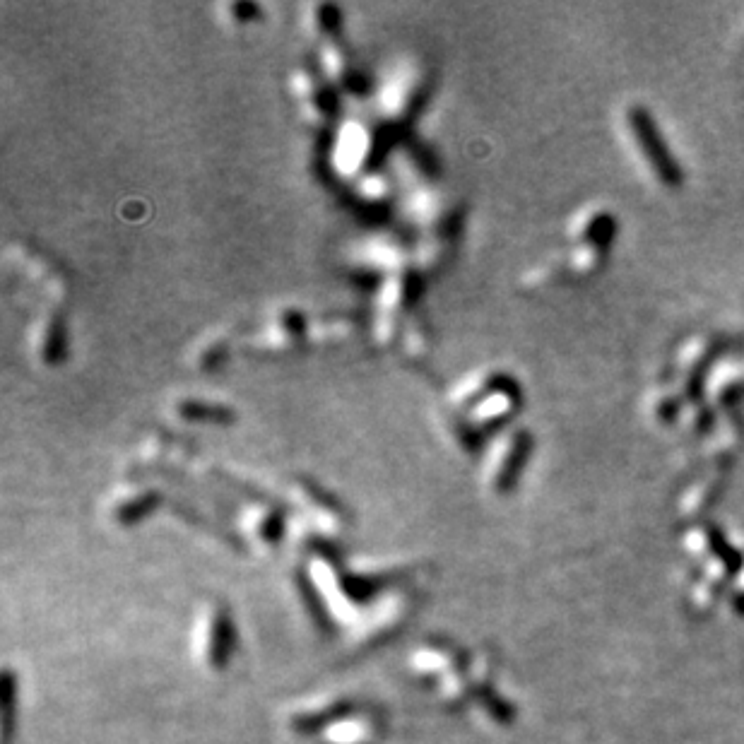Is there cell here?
<instances>
[{
  "mask_svg": "<svg viewBox=\"0 0 744 744\" xmlns=\"http://www.w3.org/2000/svg\"><path fill=\"white\" fill-rule=\"evenodd\" d=\"M627 131L631 135V140H634V145H639L643 162L651 167L653 174L658 176V181L665 183V186H675V183H679L682 174H679L677 162L670 157L658 128L653 126L651 116H648L641 106H631L627 111Z\"/></svg>",
  "mask_w": 744,
  "mask_h": 744,
  "instance_id": "1",
  "label": "cell"
},
{
  "mask_svg": "<svg viewBox=\"0 0 744 744\" xmlns=\"http://www.w3.org/2000/svg\"><path fill=\"white\" fill-rule=\"evenodd\" d=\"M716 350V338H711V335H701V338H694L689 345H684L677 357L679 376L692 383L694 376L704 374L706 364H711V359L716 357Z\"/></svg>",
  "mask_w": 744,
  "mask_h": 744,
  "instance_id": "2",
  "label": "cell"
},
{
  "mask_svg": "<svg viewBox=\"0 0 744 744\" xmlns=\"http://www.w3.org/2000/svg\"><path fill=\"white\" fill-rule=\"evenodd\" d=\"M614 217L607 210H590L586 215H581V222H578V239L583 241V246H595L605 251L610 246L612 236H614Z\"/></svg>",
  "mask_w": 744,
  "mask_h": 744,
  "instance_id": "3",
  "label": "cell"
}]
</instances>
